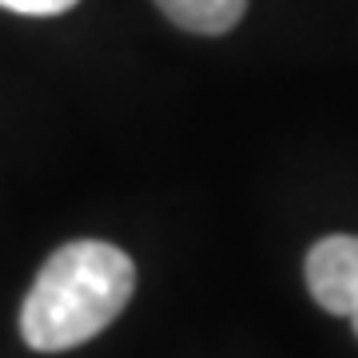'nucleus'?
Listing matches in <instances>:
<instances>
[{"mask_svg":"<svg viewBox=\"0 0 358 358\" xmlns=\"http://www.w3.org/2000/svg\"><path fill=\"white\" fill-rule=\"evenodd\" d=\"M307 287L322 310L350 319L358 334V235H327L310 247Z\"/></svg>","mask_w":358,"mask_h":358,"instance_id":"2","label":"nucleus"},{"mask_svg":"<svg viewBox=\"0 0 358 358\" xmlns=\"http://www.w3.org/2000/svg\"><path fill=\"white\" fill-rule=\"evenodd\" d=\"M155 8L179 24L183 32H199V36H223L243 20L247 0H155Z\"/></svg>","mask_w":358,"mask_h":358,"instance_id":"3","label":"nucleus"},{"mask_svg":"<svg viewBox=\"0 0 358 358\" xmlns=\"http://www.w3.org/2000/svg\"><path fill=\"white\" fill-rule=\"evenodd\" d=\"M136 291V267L120 247L103 239H76L52 251L40 267L24 307L20 334L32 350L56 355L88 343L128 307Z\"/></svg>","mask_w":358,"mask_h":358,"instance_id":"1","label":"nucleus"},{"mask_svg":"<svg viewBox=\"0 0 358 358\" xmlns=\"http://www.w3.org/2000/svg\"><path fill=\"white\" fill-rule=\"evenodd\" d=\"M76 0H0V8L8 13H20V16H60L68 13Z\"/></svg>","mask_w":358,"mask_h":358,"instance_id":"4","label":"nucleus"}]
</instances>
